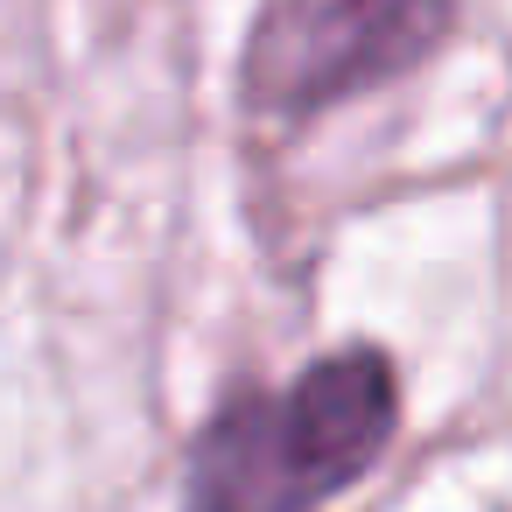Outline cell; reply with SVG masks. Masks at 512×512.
I'll return each mask as SVG.
<instances>
[{
	"label": "cell",
	"mask_w": 512,
	"mask_h": 512,
	"mask_svg": "<svg viewBox=\"0 0 512 512\" xmlns=\"http://www.w3.org/2000/svg\"><path fill=\"white\" fill-rule=\"evenodd\" d=\"M456 22V0H260L239 43V106L267 127H309L435 64Z\"/></svg>",
	"instance_id": "cell-2"
},
{
	"label": "cell",
	"mask_w": 512,
	"mask_h": 512,
	"mask_svg": "<svg viewBox=\"0 0 512 512\" xmlns=\"http://www.w3.org/2000/svg\"><path fill=\"white\" fill-rule=\"evenodd\" d=\"M400 365L351 337L288 379H232L183 449V512H323L400 442Z\"/></svg>",
	"instance_id": "cell-1"
}]
</instances>
